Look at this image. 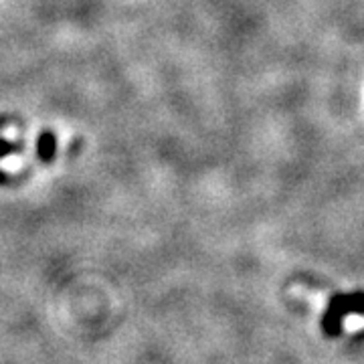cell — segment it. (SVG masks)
<instances>
[{
  "mask_svg": "<svg viewBox=\"0 0 364 364\" xmlns=\"http://www.w3.org/2000/svg\"><path fill=\"white\" fill-rule=\"evenodd\" d=\"M348 314L364 316V291L334 294L330 298L322 316V330L328 338H338L342 334V324Z\"/></svg>",
  "mask_w": 364,
  "mask_h": 364,
  "instance_id": "6da1fadb",
  "label": "cell"
},
{
  "mask_svg": "<svg viewBox=\"0 0 364 364\" xmlns=\"http://www.w3.org/2000/svg\"><path fill=\"white\" fill-rule=\"evenodd\" d=\"M53 154H55V138L51 134H43L39 136V158L51 160Z\"/></svg>",
  "mask_w": 364,
  "mask_h": 364,
  "instance_id": "7a4b0ae2",
  "label": "cell"
},
{
  "mask_svg": "<svg viewBox=\"0 0 364 364\" xmlns=\"http://www.w3.org/2000/svg\"><path fill=\"white\" fill-rule=\"evenodd\" d=\"M13 150H14L13 144H9L6 140H0V158L9 156V154H11Z\"/></svg>",
  "mask_w": 364,
  "mask_h": 364,
  "instance_id": "3957f363",
  "label": "cell"
}]
</instances>
